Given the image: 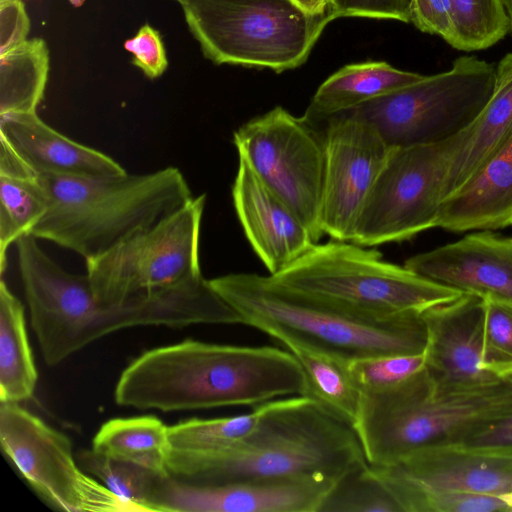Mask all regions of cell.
Returning <instances> with one entry per match:
<instances>
[{"label": "cell", "instance_id": "obj_33", "mask_svg": "<svg viewBox=\"0 0 512 512\" xmlns=\"http://www.w3.org/2000/svg\"><path fill=\"white\" fill-rule=\"evenodd\" d=\"M381 480V479H380ZM402 512H494L509 511L498 496L454 490L425 489L381 480Z\"/></svg>", "mask_w": 512, "mask_h": 512}, {"label": "cell", "instance_id": "obj_7", "mask_svg": "<svg viewBox=\"0 0 512 512\" xmlns=\"http://www.w3.org/2000/svg\"><path fill=\"white\" fill-rule=\"evenodd\" d=\"M271 276L296 291L377 318L424 311L463 294L347 241L317 243L293 265Z\"/></svg>", "mask_w": 512, "mask_h": 512}, {"label": "cell", "instance_id": "obj_3", "mask_svg": "<svg viewBox=\"0 0 512 512\" xmlns=\"http://www.w3.org/2000/svg\"><path fill=\"white\" fill-rule=\"evenodd\" d=\"M353 426L306 396L262 404L255 429L222 450H171L170 476L191 483H224L291 477L337 481L367 464Z\"/></svg>", "mask_w": 512, "mask_h": 512}, {"label": "cell", "instance_id": "obj_12", "mask_svg": "<svg viewBox=\"0 0 512 512\" xmlns=\"http://www.w3.org/2000/svg\"><path fill=\"white\" fill-rule=\"evenodd\" d=\"M460 133L439 143L392 149L360 211L352 243L372 247L401 242L437 228Z\"/></svg>", "mask_w": 512, "mask_h": 512}, {"label": "cell", "instance_id": "obj_23", "mask_svg": "<svg viewBox=\"0 0 512 512\" xmlns=\"http://www.w3.org/2000/svg\"><path fill=\"white\" fill-rule=\"evenodd\" d=\"M423 76L382 61L346 65L319 86L303 117L322 126L334 115L414 83Z\"/></svg>", "mask_w": 512, "mask_h": 512}, {"label": "cell", "instance_id": "obj_26", "mask_svg": "<svg viewBox=\"0 0 512 512\" xmlns=\"http://www.w3.org/2000/svg\"><path fill=\"white\" fill-rule=\"evenodd\" d=\"M92 449L168 473L167 460L172 445L168 426L156 417L141 416L105 422L93 438Z\"/></svg>", "mask_w": 512, "mask_h": 512}, {"label": "cell", "instance_id": "obj_20", "mask_svg": "<svg viewBox=\"0 0 512 512\" xmlns=\"http://www.w3.org/2000/svg\"><path fill=\"white\" fill-rule=\"evenodd\" d=\"M0 138L37 174L100 177L125 173L110 156L62 135L36 112L0 116Z\"/></svg>", "mask_w": 512, "mask_h": 512}, {"label": "cell", "instance_id": "obj_13", "mask_svg": "<svg viewBox=\"0 0 512 512\" xmlns=\"http://www.w3.org/2000/svg\"><path fill=\"white\" fill-rule=\"evenodd\" d=\"M0 444L21 476L55 507L68 512H132L80 468L65 434L18 403L0 402Z\"/></svg>", "mask_w": 512, "mask_h": 512}, {"label": "cell", "instance_id": "obj_27", "mask_svg": "<svg viewBox=\"0 0 512 512\" xmlns=\"http://www.w3.org/2000/svg\"><path fill=\"white\" fill-rule=\"evenodd\" d=\"M0 116L36 112L49 70V52L40 38L25 40L0 54Z\"/></svg>", "mask_w": 512, "mask_h": 512}, {"label": "cell", "instance_id": "obj_42", "mask_svg": "<svg viewBox=\"0 0 512 512\" xmlns=\"http://www.w3.org/2000/svg\"><path fill=\"white\" fill-rule=\"evenodd\" d=\"M504 8L510 22V32L512 33V0H502Z\"/></svg>", "mask_w": 512, "mask_h": 512}, {"label": "cell", "instance_id": "obj_35", "mask_svg": "<svg viewBox=\"0 0 512 512\" xmlns=\"http://www.w3.org/2000/svg\"><path fill=\"white\" fill-rule=\"evenodd\" d=\"M485 365L500 378L512 375V305L485 299Z\"/></svg>", "mask_w": 512, "mask_h": 512}, {"label": "cell", "instance_id": "obj_2", "mask_svg": "<svg viewBox=\"0 0 512 512\" xmlns=\"http://www.w3.org/2000/svg\"><path fill=\"white\" fill-rule=\"evenodd\" d=\"M305 372L288 350L184 340L154 348L121 373L118 405L163 412L257 406L307 396Z\"/></svg>", "mask_w": 512, "mask_h": 512}, {"label": "cell", "instance_id": "obj_9", "mask_svg": "<svg viewBox=\"0 0 512 512\" xmlns=\"http://www.w3.org/2000/svg\"><path fill=\"white\" fill-rule=\"evenodd\" d=\"M495 79L496 65L461 56L448 71L423 76L337 115L368 123L393 148L439 143L474 122L493 93Z\"/></svg>", "mask_w": 512, "mask_h": 512}, {"label": "cell", "instance_id": "obj_32", "mask_svg": "<svg viewBox=\"0 0 512 512\" xmlns=\"http://www.w3.org/2000/svg\"><path fill=\"white\" fill-rule=\"evenodd\" d=\"M319 512H402V509L367 463L334 483Z\"/></svg>", "mask_w": 512, "mask_h": 512}, {"label": "cell", "instance_id": "obj_31", "mask_svg": "<svg viewBox=\"0 0 512 512\" xmlns=\"http://www.w3.org/2000/svg\"><path fill=\"white\" fill-rule=\"evenodd\" d=\"M262 404L242 415L213 419L193 418L168 426L172 448L192 451L229 448L255 429L262 415Z\"/></svg>", "mask_w": 512, "mask_h": 512}, {"label": "cell", "instance_id": "obj_16", "mask_svg": "<svg viewBox=\"0 0 512 512\" xmlns=\"http://www.w3.org/2000/svg\"><path fill=\"white\" fill-rule=\"evenodd\" d=\"M336 481L315 476L191 483L168 476L154 501L159 512H319Z\"/></svg>", "mask_w": 512, "mask_h": 512}, {"label": "cell", "instance_id": "obj_38", "mask_svg": "<svg viewBox=\"0 0 512 512\" xmlns=\"http://www.w3.org/2000/svg\"><path fill=\"white\" fill-rule=\"evenodd\" d=\"M410 22L421 32L438 35L451 45L453 22L450 0H412Z\"/></svg>", "mask_w": 512, "mask_h": 512}, {"label": "cell", "instance_id": "obj_25", "mask_svg": "<svg viewBox=\"0 0 512 512\" xmlns=\"http://www.w3.org/2000/svg\"><path fill=\"white\" fill-rule=\"evenodd\" d=\"M37 370L28 341L24 307L0 283V402L18 403L33 396Z\"/></svg>", "mask_w": 512, "mask_h": 512}, {"label": "cell", "instance_id": "obj_30", "mask_svg": "<svg viewBox=\"0 0 512 512\" xmlns=\"http://www.w3.org/2000/svg\"><path fill=\"white\" fill-rule=\"evenodd\" d=\"M453 40L460 51L487 49L510 32V22L502 0H450Z\"/></svg>", "mask_w": 512, "mask_h": 512}, {"label": "cell", "instance_id": "obj_22", "mask_svg": "<svg viewBox=\"0 0 512 512\" xmlns=\"http://www.w3.org/2000/svg\"><path fill=\"white\" fill-rule=\"evenodd\" d=\"M511 129L512 52L496 64L495 86L490 99L474 122L460 134V143L446 175L444 198L476 172Z\"/></svg>", "mask_w": 512, "mask_h": 512}, {"label": "cell", "instance_id": "obj_41", "mask_svg": "<svg viewBox=\"0 0 512 512\" xmlns=\"http://www.w3.org/2000/svg\"><path fill=\"white\" fill-rule=\"evenodd\" d=\"M303 12L312 16H330L333 20L331 0H290Z\"/></svg>", "mask_w": 512, "mask_h": 512}, {"label": "cell", "instance_id": "obj_15", "mask_svg": "<svg viewBox=\"0 0 512 512\" xmlns=\"http://www.w3.org/2000/svg\"><path fill=\"white\" fill-rule=\"evenodd\" d=\"M422 315L428 331L425 368L434 395L474 389L503 379L485 365V298L463 293L422 311Z\"/></svg>", "mask_w": 512, "mask_h": 512}, {"label": "cell", "instance_id": "obj_19", "mask_svg": "<svg viewBox=\"0 0 512 512\" xmlns=\"http://www.w3.org/2000/svg\"><path fill=\"white\" fill-rule=\"evenodd\" d=\"M232 199L243 231L270 275L287 269L317 244L298 215L240 158Z\"/></svg>", "mask_w": 512, "mask_h": 512}, {"label": "cell", "instance_id": "obj_36", "mask_svg": "<svg viewBox=\"0 0 512 512\" xmlns=\"http://www.w3.org/2000/svg\"><path fill=\"white\" fill-rule=\"evenodd\" d=\"M124 48L132 54V63L150 79L160 77L168 67L165 47L158 30L149 24L127 39Z\"/></svg>", "mask_w": 512, "mask_h": 512}, {"label": "cell", "instance_id": "obj_5", "mask_svg": "<svg viewBox=\"0 0 512 512\" xmlns=\"http://www.w3.org/2000/svg\"><path fill=\"white\" fill-rule=\"evenodd\" d=\"M38 176L49 207L30 234L85 261L150 229L193 197L176 167L100 177Z\"/></svg>", "mask_w": 512, "mask_h": 512}, {"label": "cell", "instance_id": "obj_8", "mask_svg": "<svg viewBox=\"0 0 512 512\" xmlns=\"http://www.w3.org/2000/svg\"><path fill=\"white\" fill-rule=\"evenodd\" d=\"M206 58L221 65L269 68L302 65L330 16H312L290 0H178Z\"/></svg>", "mask_w": 512, "mask_h": 512}, {"label": "cell", "instance_id": "obj_10", "mask_svg": "<svg viewBox=\"0 0 512 512\" xmlns=\"http://www.w3.org/2000/svg\"><path fill=\"white\" fill-rule=\"evenodd\" d=\"M206 196L192 197L173 214L103 255L86 260L95 299L105 305L202 277L200 232Z\"/></svg>", "mask_w": 512, "mask_h": 512}, {"label": "cell", "instance_id": "obj_28", "mask_svg": "<svg viewBox=\"0 0 512 512\" xmlns=\"http://www.w3.org/2000/svg\"><path fill=\"white\" fill-rule=\"evenodd\" d=\"M302 366L308 384L306 397L318 402L340 420L354 425L361 392L349 371V362L325 352L303 347H287Z\"/></svg>", "mask_w": 512, "mask_h": 512}, {"label": "cell", "instance_id": "obj_37", "mask_svg": "<svg viewBox=\"0 0 512 512\" xmlns=\"http://www.w3.org/2000/svg\"><path fill=\"white\" fill-rule=\"evenodd\" d=\"M333 17L411 21L412 0H331Z\"/></svg>", "mask_w": 512, "mask_h": 512}, {"label": "cell", "instance_id": "obj_21", "mask_svg": "<svg viewBox=\"0 0 512 512\" xmlns=\"http://www.w3.org/2000/svg\"><path fill=\"white\" fill-rule=\"evenodd\" d=\"M512 226V129L458 189L441 203L437 228L451 232Z\"/></svg>", "mask_w": 512, "mask_h": 512}, {"label": "cell", "instance_id": "obj_39", "mask_svg": "<svg viewBox=\"0 0 512 512\" xmlns=\"http://www.w3.org/2000/svg\"><path fill=\"white\" fill-rule=\"evenodd\" d=\"M471 450L512 453V412L453 445Z\"/></svg>", "mask_w": 512, "mask_h": 512}, {"label": "cell", "instance_id": "obj_6", "mask_svg": "<svg viewBox=\"0 0 512 512\" xmlns=\"http://www.w3.org/2000/svg\"><path fill=\"white\" fill-rule=\"evenodd\" d=\"M512 412V375L474 389L433 394L424 368L386 390L361 393L353 428L372 466L428 447L453 446Z\"/></svg>", "mask_w": 512, "mask_h": 512}, {"label": "cell", "instance_id": "obj_44", "mask_svg": "<svg viewBox=\"0 0 512 512\" xmlns=\"http://www.w3.org/2000/svg\"><path fill=\"white\" fill-rule=\"evenodd\" d=\"M175 1H178V0H175Z\"/></svg>", "mask_w": 512, "mask_h": 512}, {"label": "cell", "instance_id": "obj_17", "mask_svg": "<svg viewBox=\"0 0 512 512\" xmlns=\"http://www.w3.org/2000/svg\"><path fill=\"white\" fill-rule=\"evenodd\" d=\"M404 266L436 283L512 305V236L478 230Z\"/></svg>", "mask_w": 512, "mask_h": 512}, {"label": "cell", "instance_id": "obj_4", "mask_svg": "<svg viewBox=\"0 0 512 512\" xmlns=\"http://www.w3.org/2000/svg\"><path fill=\"white\" fill-rule=\"evenodd\" d=\"M253 327L286 348L303 346L344 361L424 353L428 331L422 311L388 318L357 314L276 281L271 275L230 273L209 280Z\"/></svg>", "mask_w": 512, "mask_h": 512}, {"label": "cell", "instance_id": "obj_1", "mask_svg": "<svg viewBox=\"0 0 512 512\" xmlns=\"http://www.w3.org/2000/svg\"><path fill=\"white\" fill-rule=\"evenodd\" d=\"M15 244L31 325L50 366L125 328L241 324L239 314L203 276L105 305L95 299L87 275L65 271L36 237L26 234Z\"/></svg>", "mask_w": 512, "mask_h": 512}, {"label": "cell", "instance_id": "obj_34", "mask_svg": "<svg viewBox=\"0 0 512 512\" xmlns=\"http://www.w3.org/2000/svg\"><path fill=\"white\" fill-rule=\"evenodd\" d=\"M426 355L392 354L357 359L349 362L352 379L361 393L394 387L425 368Z\"/></svg>", "mask_w": 512, "mask_h": 512}, {"label": "cell", "instance_id": "obj_43", "mask_svg": "<svg viewBox=\"0 0 512 512\" xmlns=\"http://www.w3.org/2000/svg\"><path fill=\"white\" fill-rule=\"evenodd\" d=\"M507 505L508 510L512 511V492L505 493L501 496H499Z\"/></svg>", "mask_w": 512, "mask_h": 512}, {"label": "cell", "instance_id": "obj_11", "mask_svg": "<svg viewBox=\"0 0 512 512\" xmlns=\"http://www.w3.org/2000/svg\"><path fill=\"white\" fill-rule=\"evenodd\" d=\"M239 158L302 220L315 243L321 225L324 127L277 106L233 133Z\"/></svg>", "mask_w": 512, "mask_h": 512}, {"label": "cell", "instance_id": "obj_40", "mask_svg": "<svg viewBox=\"0 0 512 512\" xmlns=\"http://www.w3.org/2000/svg\"><path fill=\"white\" fill-rule=\"evenodd\" d=\"M29 26V19L21 0H1L0 54L24 42Z\"/></svg>", "mask_w": 512, "mask_h": 512}, {"label": "cell", "instance_id": "obj_29", "mask_svg": "<svg viewBox=\"0 0 512 512\" xmlns=\"http://www.w3.org/2000/svg\"><path fill=\"white\" fill-rule=\"evenodd\" d=\"M79 465L98 478L131 511H154V501L168 473L113 458L93 449L77 455Z\"/></svg>", "mask_w": 512, "mask_h": 512}, {"label": "cell", "instance_id": "obj_14", "mask_svg": "<svg viewBox=\"0 0 512 512\" xmlns=\"http://www.w3.org/2000/svg\"><path fill=\"white\" fill-rule=\"evenodd\" d=\"M324 127V234L351 242L360 211L393 147L368 123L335 115Z\"/></svg>", "mask_w": 512, "mask_h": 512}, {"label": "cell", "instance_id": "obj_18", "mask_svg": "<svg viewBox=\"0 0 512 512\" xmlns=\"http://www.w3.org/2000/svg\"><path fill=\"white\" fill-rule=\"evenodd\" d=\"M370 466L386 482L498 497L512 492V453L435 446L389 466Z\"/></svg>", "mask_w": 512, "mask_h": 512}, {"label": "cell", "instance_id": "obj_24", "mask_svg": "<svg viewBox=\"0 0 512 512\" xmlns=\"http://www.w3.org/2000/svg\"><path fill=\"white\" fill-rule=\"evenodd\" d=\"M49 196L39 176L0 138V269L6 252L44 217Z\"/></svg>", "mask_w": 512, "mask_h": 512}]
</instances>
